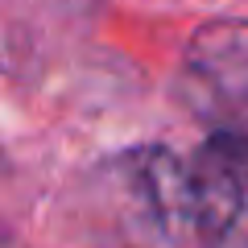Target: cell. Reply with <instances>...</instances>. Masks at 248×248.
Wrapping results in <instances>:
<instances>
[{"label": "cell", "mask_w": 248, "mask_h": 248, "mask_svg": "<svg viewBox=\"0 0 248 248\" xmlns=\"http://www.w3.org/2000/svg\"><path fill=\"white\" fill-rule=\"evenodd\" d=\"M190 228L207 248H248V137L215 128L190 166Z\"/></svg>", "instance_id": "6da1fadb"}, {"label": "cell", "mask_w": 248, "mask_h": 248, "mask_svg": "<svg viewBox=\"0 0 248 248\" xmlns=\"http://www.w3.org/2000/svg\"><path fill=\"white\" fill-rule=\"evenodd\" d=\"M182 91L215 128L248 137V21L195 29L182 62Z\"/></svg>", "instance_id": "7a4b0ae2"}]
</instances>
